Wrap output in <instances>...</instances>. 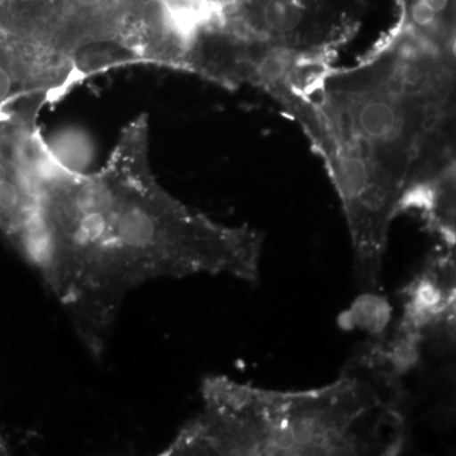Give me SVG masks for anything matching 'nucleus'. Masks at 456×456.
<instances>
[{
    "instance_id": "0eeeda50",
    "label": "nucleus",
    "mask_w": 456,
    "mask_h": 456,
    "mask_svg": "<svg viewBox=\"0 0 456 456\" xmlns=\"http://www.w3.org/2000/svg\"><path fill=\"white\" fill-rule=\"evenodd\" d=\"M5 452H7V444H5L4 437L0 432V454H4Z\"/></svg>"
},
{
    "instance_id": "39448f33",
    "label": "nucleus",
    "mask_w": 456,
    "mask_h": 456,
    "mask_svg": "<svg viewBox=\"0 0 456 456\" xmlns=\"http://www.w3.org/2000/svg\"><path fill=\"white\" fill-rule=\"evenodd\" d=\"M395 20L431 40L456 47V0H395Z\"/></svg>"
},
{
    "instance_id": "f03ea898",
    "label": "nucleus",
    "mask_w": 456,
    "mask_h": 456,
    "mask_svg": "<svg viewBox=\"0 0 456 456\" xmlns=\"http://www.w3.org/2000/svg\"><path fill=\"white\" fill-rule=\"evenodd\" d=\"M399 373L377 351L349 362L334 383L274 391L206 378L202 411L163 455H395L406 443Z\"/></svg>"
},
{
    "instance_id": "f257e3e1",
    "label": "nucleus",
    "mask_w": 456,
    "mask_h": 456,
    "mask_svg": "<svg viewBox=\"0 0 456 456\" xmlns=\"http://www.w3.org/2000/svg\"><path fill=\"white\" fill-rule=\"evenodd\" d=\"M455 47L395 22L350 66L283 108L340 200L362 287L382 281L393 222L456 178Z\"/></svg>"
},
{
    "instance_id": "423d86ee",
    "label": "nucleus",
    "mask_w": 456,
    "mask_h": 456,
    "mask_svg": "<svg viewBox=\"0 0 456 456\" xmlns=\"http://www.w3.org/2000/svg\"><path fill=\"white\" fill-rule=\"evenodd\" d=\"M106 0H74L75 4L82 8H97L103 4Z\"/></svg>"
},
{
    "instance_id": "20e7f679",
    "label": "nucleus",
    "mask_w": 456,
    "mask_h": 456,
    "mask_svg": "<svg viewBox=\"0 0 456 456\" xmlns=\"http://www.w3.org/2000/svg\"><path fill=\"white\" fill-rule=\"evenodd\" d=\"M404 312L397 336L411 346L455 323V248L441 246L403 290Z\"/></svg>"
},
{
    "instance_id": "7ed1b4c3",
    "label": "nucleus",
    "mask_w": 456,
    "mask_h": 456,
    "mask_svg": "<svg viewBox=\"0 0 456 456\" xmlns=\"http://www.w3.org/2000/svg\"><path fill=\"white\" fill-rule=\"evenodd\" d=\"M217 33L260 88L335 64L360 27L351 0H212Z\"/></svg>"
}]
</instances>
